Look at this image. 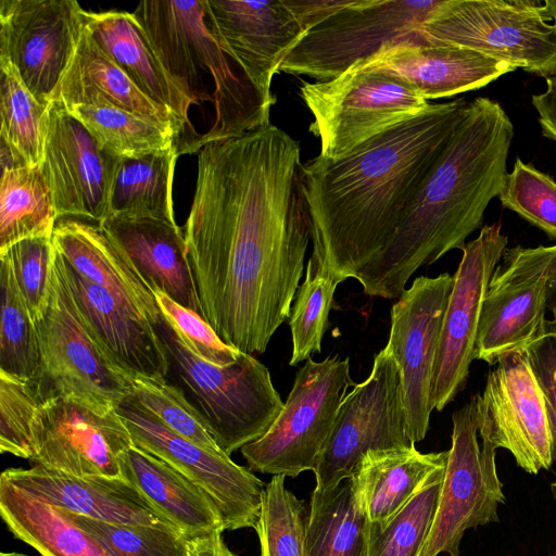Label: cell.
<instances>
[{
	"mask_svg": "<svg viewBox=\"0 0 556 556\" xmlns=\"http://www.w3.org/2000/svg\"><path fill=\"white\" fill-rule=\"evenodd\" d=\"M300 155L270 123L199 152L187 258L202 318L243 353L266 351L303 274L311 218Z\"/></svg>",
	"mask_w": 556,
	"mask_h": 556,
	"instance_id": "6da1fadb",
	"label": "cell"
},
{
	"mask_svg": "<svg viewBox=\"0 0 556 556\" xmlns=\"http://www.w3.org/2000/svg\"><path fill=\"white\" fill-rule=\"evenodd\" d=\"M468 102L430 104L417 117L330 161L302 164L311 218V260L343 282L388 244L444 150Z\"/></svg>",
	"mask_w": 556,
	"mask_h": 556,
	"instance_id": "7a4b0ae2",
	"label": "cell"
},
{
	"mask_svg": "<svg viewBox=\"0 0 556 556\" xmlns=\"http://www.w3.org/2000/svg\"><path fill=\"white\" fill-rule=\"evenodd\" d=\"M513 138L496 101L468 102L395 233L355 277L364 294L396 300L418 268L464 248L504 186Z\"/></svg>",
	"mask_w": 556,
	"mask_h": 556,
	"instance_id": "3957f363",
	"label": "cell"
},
{
	"mask_svg": "<svg viewBox=\"0 0 556 556\" xmlns=\"http://www.w3.org/2000/svg\"><path fill=\"white\" fill-rule=\"evenodd\" d=\"M132 13L191 103H213L214 119L201 136L198 151L269 123L270 110L250 80L231 66L236 62L211 31L203 0H147Z\"/></svg>",
	"mask_w": 556,
	"mask_h": 556,
	"instance_id": "277c9868",
	"label": "cell"
},
{
	"mask_svg": "<svg viewBox=\"0 0 556 556\" xmlns=\"http://www.w3.org/2000/svg\"><path fill=\"white\" fill-rule=\"evenodd\" d=\"M176 384L201 413L223 452L260 439L283 407L268 368L241 352L227 366L207 363L192 353L162 315L156 324Z\"/></svg>",
	"mask_w": 556,
	"mask_h": 556,
	"instance_id": "5b68a950",
	"label": "cell"
},
{
	"mask_svg": "<svg viewBox=\"0 0 556 556\" xmlns=\"http://www.w3.org/2000/svg\"><path fill=\"white\" fill-rule=\"evenodd\" d=\"M415 42L470 48L544 78L556 74V26L538 0H442Z\"/></svg>",
	"mask_w": 556,
	"mask_h": 556,
	"instance_id": "8992f818",
	"label": "cell"
},
{
	"mask_svg": "<svg viewBox=\"0 0 556 556\" xmlns=\"http://www.w3.org/2000/svg\"><path fill=\"white\" fill-rule=\"evenodd\" d=\"M34 321L40 355L34 383L42 402L67 397L114 409L132 393L131 379L106 358L86 329L56 258L47 302Z\"/></svg>",
	"mask_w": 556,
	"mask_h": 556,
	"instance_id": "52a82bcc",
	"label": "cell"
},
{
	"mask_svg": "<svg viewBox=\"0 0 556 556\" xmlns=\"http://www.w3.org/2000/svg\"><path fill=\"white\" fill-rule=\"evenodd\" d=\"M301 97L314 116L308 130L320 140L318 156L338 161L430 105L390 74L353 64L340 76L303 83Z\"/></svg>",
	"mask_w": 556,
	"mask_h": 556,
	"instance_id": "ba28073f",
	"label": "cell"
},
{
	"mask_svg": "<svg viewBox=\"0 0 556 556\" xmlns=\"http://www.w3.org/2000/svg\"><path fill=\"white\" fill-rule=\"evenodd\" d=\"M349 357H312L296 371L283 407L269 429L240 451L249 469L295 478L314 472L332 433L340 404L355 386Z\"/></svg>",
	"mask_w": 556,
	"mask_h": 556,
	"instance_id": "9c48e42d",
	"label": "cell"
},
{
	"mask_svg": "<svg viewBox=\"0 0 556 556\" xmlns=\"http://www.w3.org/2000/svg\"><path fill=\"white\" fill-rule=\"evenodd\" d=\"M442 0H352L307 30L280 72L333 79L391 42L413 40Z\"/></svg>",
	"mask_w": 556,
	"mask_h": 556,
	"instance_id": "30bf717a",
	"label": "cell"
},
{
	"mask_svg": "<svg viewBox=\"0 0 556 556\" xmlns=\"http://www.w3.org/2000/svg\"><path fill=\"white\" fill-rule=\"evenodd\" d=\"M452 444L435 516L419 556L446 553L459 556L466 530L498 521L505 503L495 464L496 448L486 439L478 443L476 397L452 416Z\"/></svg>",
	"mask_w": 556,
	"mask_h": 556,
	"instance_id": "8fae6325",
	"label": "cell"
},
{
	"mask_svg": "<svg viewBox=\"0 0 556 556\" xmlns=\"http://www.w3.org/2000/svg\"><path fill=\"white\" fill-rule=\"evenodd\" d=\"M399 365L386 345L374 358L369 376L340 404L330 439L314 470L317 490L350 478L370 450L409 446Z\"/></svg>",
	"mask_w": 556,
	"mask_h": 556,
	"instance_id": "7c38bea8",
	"label": "cell"
},
{
	"mask_svg": "<svg viewBox=\"0 0 556 556\" xmlns=\"http://www.w3.org/2000/svg\"><path fill=\"white\" fill-rule=\"evenodd\" d=\"M115 410L136 446L161 458L204 490L216 504L226 530L255 529L266 484L252 470L175 433L131 395Z\"/></svg>",
	"mask_w": 556,
	"mask_h": 556,
	"instance_id": "4fadbf2b",
	"label": "cell"
},
{
	"mask_svg": "<svg viewBox=\"0 0 556 556\" xmlns=\"http://www.w3.org/2000/svg\"><path fill=\"white\" fill-rule=\"evenodd\" d=\"M551 247L506 249L489 282L475 359L495 365L545 334Z\"/></svg>",
	"mask_w": 556,
	"mask_h": 556,
	"instance_id": "5bb4252c",
	"label": "cell"
},
{
	"mask_svg": "<svg viewBox=\"0 0 556 556\" xmlns=\"http://www.w3.org/2000/svg\"><path fill=\"white\" fill-rule=\"evenodd\" d=\"M494 366L482 393L475 396L480 438L507 450L528 473L548 470L556 446L526 352L510 353Z\"/></svg>",
	"mask_w": 556,
	"mask_h": 556,
	"instance_id": "9a60e30c",
	"label": "cell"
},
{
	"mask_svg": "<svg viewBox=\"0 0 556 556\" xmlns=\"http://www.w3.org/2000/svg\"><path fill=\"white\" fill-rule=\"evenodd\" d=\"M75 0H1L0 59L8 60L31 94L49 105L83 34Z\"/></svg>",
	"mask_w": 556,
	"mask_h": 556,
	"instance_id": "2e32d148",
	"label": "cell"
},
{
	"mask_svg": "<svg viewBox=\"0 0 556 556\" xmlns=\"http://www.w3.org/2000/svg\"><path fill=\"white\" fill-rule=\"evenodd\" d=\"M453 275L419 276L390 312L387 346L401 374L407 431L413 443L425 439L432 406L434 368Z\"/></svg>",
	"mask_w": 556,
	"mask_h": 556,
	"instance_id": "e0dca14e",
	"label": "cell"
},
{
	"mask_svg": "<svg viewBox=\"0 0 556 556\" xmlns=\"http://www.w3.org/2000/svg\"><path fill=\"white\" fill-rule=\"evenodd\" d=\"M33 433L29 462L76 477H122L119 457L134 444L115 408H96L67 397L41 403Z\"/></svg>",
	"mask_w": 556,
	"mask_h": 556,
	"instance_id": "ac0fdd59",
	"label": "cell"
},
{
	"mask_svg": "<svg viewBox=\"0 0 556 556\" xmlns=\"http://www.w3.org/2000/svg\"><path fill=\"white\" fill-rule=\"evenodd\" d=\"M501 223L484 226L466 242L445 308L434 368L432 406L442 410L465 388L475 359L482 303L491 277L507 249Z\"/></svg>",
	"mask_w": 556,
	"mask_h": 556,
	"instance_id": "d6986e66",
	"label": "cell"
},
{
	"mask_svg": "<svg viewBox=\"0 0 556 556\" xmlns=\"http://www.w3.org/2000/svg\"><path fill=\"white\" fill-rule=\"evenodd\" d=\"M122 159L104 150L60 103L47 110L42 169L56 213L101 223L110 216L113 182Z\"/></svg>",
	"mask_w": 556,
	"mask_h": 556,
	"instance_id": "ffe728a7",
	"label": "cell"
},
{
	"mask_svg": "<svg viewBox=\"0 0 556 556\" xmlns=\"http://www.w3.org/2000/svg\"><path fill=\"white\" fill-rule=\"evenodd\" d=\"M211 31L270 110L271 80L305 35L283 0H203Z\"/></svg>",
	"mask_w": 556,
	"mask_h": 556,
	"instance_id": "44dd1931",
	"label": "cell"
},
{
	"mask_svg": "<svg viewBox=\"0 0 556 556\" xmlns=\"http://www.w3.org/2000/svg\"><path fill=\"white\" fill-rule=\"evenodd\" d=\"M55 258L86 329L106 358L130 379L167 381L170 362L156 327L109 290L84 278L56 249Z\"/></svg>",
	"mask_w": 556,
	"mask_h": 556,
	"instance_id": "7402d4cb",
	"label": "cell"
},
{
	"mask_svg": "<svg viewBox=\"0 0 556 556\" xmlns=\"http://www.w3.org/2000/svg\"><path fill=\"white\" fill-rule=\"evenodd\" d=\"M355 64L397 77L426 101L482 88L516 70L470 48L410 40L388 43Z\"/></svg>",
	"mask_w": 556,
	"mask_h": 556,
	"instance_id": "603a6c76",
	"label": "cell"
},
{
	"mask_svg": "<svg viewBox=\"0 0 556 556\" xmlns=\"http://www.w3.org/2000/svg\"><path fill=\"white\" fill-rule=\"evenodd\" d=\"M0 480L51 505L93 519L178 530L123 477H76L33 465L8 468Z\"/></svg>",
	"mask_w": 556,
	"mask_h": 556,
	"instance_id": "cb8c5ba5",
	"label": "cell"
},
{
	"mask_svg": "<svg viewBox=\"0 0 556 556\" xmlns=\"http://www.w3.org/2000/svg\"><path fill=\"white\" fill-rule=\"evenodd\" d=\"M86 30L100 50L151 99L168 108L184 126L178 155L198 151L200 135L189 119L192 104L159 60L147 34L126 11H83Z\"/></svg>",
	"mask_w": 556,
	"mask_h": 556,
	"instance_id": "d4e9b609",
	"label": "cell"
},
{
	"mask_svg": "<svg viewBox=\"0 0 556 556\" xmlns=\"http://www.w3.org/2000/svg\"><path fill=\"white\" fill-rule=\"evenodd\" d=\"M52 242L73 269L156 326L162 313L152 289L100 223L60 217Z\"/></svg>",
	"mask_w": 556,
	"mask_h": 556,
	"instance_id": "484cf974",
	"label": "cell"
},
{
	"mask_svg": "<svg viewBox=\"0 0 556 556\" xmlns=\"http://www.w3.org/2000/svg\"><path fill=\"white\" fill-rule=\"evenodd\" d=\"M100 225L132 262L152 291L164 292L201 316L185 237L177 224L109 216Z\"/></svg>",
	"mask_w": 556,
	"mask_h": 556,
	"instance_id": "4316f807",
	"label": "cell"
},
{
	"mask_svg": "<svg viewBox=\"0 0 556 556\" xmlns=\"http://www.w3.org/2000/svg\"><path fill=\"white\" fill-rule=\"evenodd\" d=\"M52 102L73 105L114 106L153 121L182 138L184 126L176 114L146 94L97 46L85 26L74 56Z\"/></svg>",
	"mask_w": 556,
	"mask_h": 556,
	"instance_id": "83f0119b",
	"label": "cell"
},
{
	"mask_svg": "<svg viewBox=\"0 0 556 556\" xmlns=\"http://www.w3.org/2000/svg\"><path fill=\"white\" fill-rule=\"evenodd\" d=\"M446 460L447 451L421 453L415 444L367 451L351 478L368 522L383 527Z\"/></svg>",
	"mask_w": 556,
	"mask_h": 556,
	"instance_id": "f1b7e54d",
	"label": "cell"
},
{
	"mask_svg": "<svg viewBox=\"0 0 556 556\" xmlns=\"http://www.w3.org/2000/svg\"><path fill=\"white\" fill-rule=\"evenodd\" d=\"M119 467L122 477L186 536L226 530L211 496L161 458L132 444Z\"/></svg>",
	"mask_w": 556,
	"mask_h": 556,
	"instance_id": "f546056e",
	"label": "cell"
},
{
	"mask_svg": "<svg viewBox=\"0 0 556 556\" xmlns=\"http://www.w3.org/2000/svg\"><path fill=\"white\" fill-rule=\"evenodd\" d=\"M0 515L9 531L41 556H112L62 508L1 480Z\"/></svg>",
	"mask_w": 556,
	"mask_h": 556,
	"instance_id": "4dcf8cb0",
	"label": "cell"
},
{
	"mask_svg": "<svg viewBox=\"0 0 556 556\" xmlns=\"http://www.w3.org/2000/svg\"><path fill=\"white\" fill-rule=\"evenodd\" d=\"M59 219L41 165H15L1 159L0 254L18 241L52 237Z\"/></svg>",
	"mask_w": 556,
	"mask_h": 556,
	"instance_id": "1f68e13d",
	"label": "cell"
},
{
	"mask_svg": "<svg viewBox=\"0 0 556 556\" xmlns=\"http://www.w3.org/2000/svg\"><path fill=\"white\" fill-rule=\"evenodd\" d=\"M369 522L348 478L314 489L307 513L304 556H369Z\"/></svg>",
	"mask_w": 556,
	"mask_h": 556,
	"instance_id": "d6a6232c",
	"label": "cell"
},
{
	"mask_svg": "<svg viewBox=\"0 0 556 556\" xmlns=\"http://www.w3.org/2000/svg\"><path fill=\"white\" fill-rule=\"evenodd\" d=\"M176 148L122 160L110 203V216L151 218L176 225L173 180Z\"/></svg>",
	"mask_w": 556,
	"mask_h": 556,
	"instance_id": "836d02e7",
	"label": "cell"
},
{
	"mask_svg": "<svg viewBox=\"0 0 556 556\" xmlns=\"http://www.w3.org/2000/svg\"><path fill=\"white\" fill-rule=\"evenodd\" d=\"M1 159L15 165H41L47 110L22 81L14 66L0 59Z\"/></svg>",
	"mask_w": 556,
	"mask_h": 556,
	"instance_id": "e575fe53",
	"label": "cell"
},
{
	"mask_svg": "<svg viewBox=\"0 0 556 556\" xmlns=\"http://www.w3.org/2000/svg\"><path fill=\"white\" fill-rule=\"evenodd\" d=\"M65 110L104 150L122 160L176 148L177 136L173 130L138 114L98 105H73Z\"/></svg>",
	"mask_w": 556,
	"mask_h": 556,
	"instance_id": "d590c367",
	"label": "cell"
},
{
	"mask_svg": "<svg viewBox=\"0 0 556 556\" xmlns=\"http://www.w3.org/2000/svg\"><path fill=\"white\" fill-rule=\"evenodd\" d=\"M0 371L34 382L40 363L36 326L4 254L0 255Z\"/></svg>",
	"mask_w": 556,
	"mask_h": 556,
	"instance_id": "8d00e7d4",
	"label": "cell"
},
{
	"mask_svg": "<svg viewBox=\"0 0 556 556\" xmlns=\"http://www.w3.org/2000/svg\"><path fill=\"white\" fill-rule=\"evenodd\" d=\"M445 466L435 469L383 527L369 523V556H419L435 516Z\"/></svg>",
	"mask_w": 556,
	"mask_h": 556,
	"instance_id": "74e56055",
	"label": "cell"
},
{
	"mask_svg": "<svg viewBox=\"0 0 556 556\" xmlns=\"http://www.w3.org/2000/svg\"><path fill=\"white\" fill-rule=\"evenodd\" d=\"M339 283V280L308 260L305 279L296 290L289 317L292 338L290 366L320 353L323 338L328 328L329 312Z\"/></svg>",
	"mask_w": 556,
	"mask_h": 556,
	"instance_id": "f35d334b",
	"label": "cell"
},
{
	"mask_svg": "<svg viewBox=\"0 0 556 556\" xmlns=\"http://www.w3.org/2000/svg\"><path fill=\"white\" fill-rule=\"evenodd\" d=\"M285 479L273 476L263 493L255 528L261 556H304L307 514L303 502L286 488Z\"/></svg>",
	"mask_w": 556,
	"mask_h": 556,
	"instance_id": "ab89813d",
	"label": "cell"
},
{
	"mask_svg": "<svg viewBox=\"0 0 556 556\" xmlns=\"http://www.w3.org/2000/svg\"><path fill=\"white\" fill-rule=\"evenodd\" d=\"M63 511L96 538L112 556H187V536L178 530L117 523L65 509Z\"/></svg>",
	"mask_w": 556,
	"mask_h": 556,
	"instance_id": "60d3db41",
	"label": "cell"
},
{
	"mask_svg": "<svg viewBox=\"0 0 556 556\" xmlns=\"http://www.w3.org/2000/svg\"><path fill=\"white\" fill-rule=\"evenodd\" d=\"M131 382L130 395L168 429L206 450L225 453L204 417L177 386L143 377L131 378Z\"/></svg>",
	"mask_w": 556,
	"mask_h": 556,
	"instance_id": "b9f144b4",
	"label": "cell"
},
{
	"mask_svg": "<svg viewBox=\"0 0 556 556\" xmlns=\"http://www.w3.org/2000/svg\"><path fill=\"white\" fill-rule=\"evenodd\" d=\"M501 203L556 239V182L516 159L498 194Z\"/></svg>",
	"mask_w": 556,
	"mask_h": 556,
	"instance_id": "7bdbcfd3",
	"label": "cell"
},
{
	"mask_svg": "<svg viewBox=\"0 0 556 556\" xmlns=\"http://www.w3.org/2000/svg\"><path fill=\"white\" fill-rule=\"evenodd\" d=\"M42 399L33 381L0 371V451L21 458L34 455L33 426Z\"/></svg>",
	"mask_w": 556,
	"mask_h": 556,
	"instance_id": "ee69618b",
	"label": "cell"
},
{
	"mask_svg": "<svg viewBox=\"0 0 556 556\" xmlns=\"http://www.w3.org/2000/svg\"><path fill=\"white\" fill-rule=\"evenodd\" d=\"M3 254L12 264L17 285L34 318L49 294L55 260L52 237L18 241L0 255Z\"/></svg>",
	"mask_w": 556,
	"mask_h": 556,
	"instance_id": "f6af8a7d",
	"label": "cell"
},
{
	"mask_svg": "<svg viewBox=\"0 0 556 556\" xmlns=\"http://www.w3.org/2000/svg\"><path fill=\"white\" fill-rule=\"evenodd\" d=\"M153 293L162 315L192 353L217 366H227L239 358L241 352L225 343L198 313L160 290H153Z\"/></svg>",
	"mask_w": 556,
	"mask_h": 556,
	"instance_id": "bcb514c9",
	"label": "cell"
},
{
	"mask_svg": "<svg viewBox=\"0 0 556 556\" xmlns=\"http://www.w3.org/2000/svg\"><path fill=\"white\" fill-rule=\"evenodd\" d=\"M525 352L542 391L556 446V334L545 333ZM551 486L556 497V480Z\"/></svg>",
	"mask_w": 556,
	"mask_h": 556,
	"instance_id": "7dc6e473",
	"label": "cell"
},
{
	"mask_svg": "<svg viewBox=\"0 0 556 556\" xmlns=\"http://www.w3.org/2000/svg\"><path fill=\"white\" fill-rule=\"evenodd\" d=\"M305 31L350 4L352 0H283Z\"/></svg>",
	"mask_w": 556,
	"mask_h": 556,
	"instance_id": "c3c4849f",
	"label": "cell"
},
{
	"mask_svg": "<svg viewBox=\"0 0 556 556\" xmlns=\"http://www.w3.org/2000/svg\"><path fill=\"white\" fill-rule=\"evenodd\" d=\"M546 90L533 94L531 102L539 113L542 134L556 141V74L545 78Z\"/></svg>",
	"mask_w": 556,
	"mask_h": 556,
	"instance_id": "681fc988",
	"label": "cell"
},
{
	"mask_svg": "<svg viewBox=\"0 0 556 556\" xmlns=\"http://www.w3.org/2000/svg\"><path fill=\"white\" fill-rule=\"evenodd\" d=\"M187 556H235L223 539V531L215 530L187 536Z\"/></svg>",
	"mask_w": 556,
	"mask_h": 556,
	"instance_id": "f907efd6",
	"label": "cell"
},
{
	"mask_svg": "<svg viewBox=\"0 0 556 556\" xmlns=\"http://www.w3.org/2000/svg\"><path fill=\"white\" fill-rule=\"evenodd\" d=\"M547 311L551 313L552 318L545 321V333L556 334V281L548 282Z\"/></svg>",
	"mask_w": 556,
	"mask_h": 556,
	"instance_id": "816d5d0a",
	"label": "cell"
},
{
	"mask_svg": "<svg viewBox=\"0 0 556 556\" xmlns=\"http://www.w3.org/2000/svg\"><path fill=\"white\" fill-rule=\"evenodd\" d=\"M543 3L548 17L556 26V0H546Z\"/></svg>",
	"mask_w": 556,
	"mask_h": 556,
	"instance_id": "f5cc1de1",
	"label": "cell"
},
{
	"mask_svg": "<svg viewBox=\"0 0 556 556\" xmlns=\"http://www.w3.org/2000/svg\"><path fill=\"white\" fill-rule=\"evenodd\" d=\"M553 256L549 264L548 282L556 281V244L552 245Z\"/></svg>",
	"mask_w": 556,
	"mask_h": 556,
	"instance_id": "db71d44e",
	"label": "cell"
},
{
	"mask_svg": "<svg viewBox=\"0 0 556 556\" xmlns=\"http://www.w3.org/2000/svg\"><path fill=\"white\" fill-rule=\"evenodd\" d=\"M0 556H30V555L16 553V552H1Z\"/></svg>",
	"mask_w": 556,
	"mask_h": 556,
	"instance_id": "11a10c76",
	"label": "cell"
},
{
	"mask_svg": "<svg viewBox=\"0 0 556 556\" xmlns=\"http://www.w3.org/2000/svg\"><path fill=\"white\" fill-rule=\"evenodd\" d=\"M556 556V555H555Z\"/></svg>",
	"mask_w": 556,
	"mask_h": 556,
	"instance_id": "9f6ffc18",
	"label": "cell"
}]
</instances>
